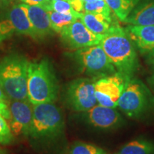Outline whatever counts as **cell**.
Masks as SVG:
<instances>
[{"instance_id": "d6986e66", "label": "cell", "mask_w": 154, "mask_h": 154, "mask_svg": "<svg viewBox=\"0 0 154 154\" xmlns=\"http://www.w3.org/2000/svg\"><path fill=\"white\" fill-rule=\"evenodd\" d=\"M17 33L14 24L11 19L9 7L0 11V42Z\"/></svg>"}, {"instance_id": "9c48e42d", "label": "cell", "mask_w": 154, "mask_h": 154, "mask_svg": "<svg viewBox=\"0 0 154 154\" xmlns=\"http://www.w3.org/2000/svg\"><path fill=\"white\" fill-rule=\"evenodd\" d=\"M60 34L62 42L72 49L99 44L103 37L91 32L79 19L63 29Z\"/></svg>"}, {"instance_id": "277c9868", "label": "cell", "mask_w": 154, "mask_h": 154, "mask_svg": "<svg viewBox=\"0 0 154 154\" xmlns=\"http://www.w3.org/2000/svg\"><path fill=\"white\" fill-rule=\"evenodd\" d=\"M33 118L29 136L35 139L59 137L64 129V119L61 109L54 103L32 105Z\"/></svg>"}, {"instance_id": "e0dca14e", "label": "cell", "mask_w": 154, "mask_h": 154, "mask_svg": "<svg viewBox=\"0 0 154 154\" xmlns=\"http://www.w3.org/2000/svg\"><path fill=\"white\" fill-rule=\"evenodd\" d=\"M52 30L60 34L63 29L77 19H80L81 13H59L54 11H47Z\"/></svg>"}, {"instance_id": "9a60e30c", "label": "cell", "mask_w": 154, "mask_h": 154, "mask_svg": "<svg viewBox=\"0 0 154 154\" xmlns=\"http://www.w3.org/2000/svg\"><path fill=\"white\" fill-rule=\"evenodd\" d=\"M124 22L136 26L154 25V2L147 3L134 9Z\"/></svg>"}, {"instance_id": "30bf717a", "label": "cell", "mask_w": 154, "mask_h": 154, "mask_svg": "<svg viewBox=\"0 0 154 154\" xmlns=\"http://www.w3.org/2000/svg\"><path fill=\"white\" fill-rule=\"evenodd\" d=\"M10 128L15 135L29 136L33 118V108L29 100H11Z\"/></svg>"}, {"instance_id": "83f0119b", "label": "cell", "mask_w": 154, "mask_h": 154, "mask_svg": "<svg viewBox=\"0 0 154 154\" xmlns=\"http://www.w3.org/2000/svg\"><path fill=\"white\" fill-rule=\"evenodd\" d=\"M52 1H57V0H52Z\"/></svg>"}, {"instance_id": "f1b7e54d", "label": "cell", "mask_w": 154, "mask_h": 154, "mask_svg": "<svg viewBox=\"0 0 154 154\" xmlns=\"http://www.w3.org/2000/svg\"><path fill=\"white\" fill-rule=\"evenodd\" d=\"M66 1H70V0H66Z\"/></svg>"}, {"instance_id": "7a4b0ae2", "label": "cell", "mask_w": 154, "mask_h": 154, "mask_svg": "<svg viewBox=\"0 0 154 154\" xmlns=\"http://www.w3.org/2000/svg\"><path fill=\"white\" fill-rule=\"evenodd\" d=\"M59 84L49 60L29 62L28 68L27 96L32 105L54 103L57 99Z\"/></svg>"}, {"instance_id": "6da1fadb", "label": "cell", "mask_w": 154, "mask_h": 154, "mask_svg": "<svg viewBox=\"0 0 154 154\" xmlns=\"http://www.w3.org/2000/svg\"><path fill=\"white\" fill-rule=\"evenodd\" d=\"M117 73L131 80L137 72L139 63L136 49L126 30L118 24L103 36L99 43Z\"/></svg>"}, {"instance_id": "3957f363", "label": "cell", "mask_w": 154, "mask_h": 154, "mask_svg": "<svg viewBox=\"0 0 154 154\" xmlns=\"http://www.w3.org/2000/svg\"><path fill=\"white\" fill-rule=\"evenodd\" d=\"M29 63L19 55H10L0 62V86L10 101L28 100Z\"/></svg>"}, {"instance_id": "5bb4252c", "label": "cell", "mask_w": 154, "mask_h": 154, "mask_svg": "<svg viewBox=\"0 0 154 154\" xmlns=\"http://www.w3.org/2000/svg\"><path fill=\"white\" fill-rule=\"evenodd\" d=\"M81 21L93 33L103 36L109 32L112 26L116 24L112 22L111 17L93 13H81Z\"/></svg>"}, {"instance_id": "cb8c5ba5", "label": "cell", "mask_w": 154, "mask_h": 154, "mask_svg": "<svg viewBox=\"0 0 154 154\" xmlns=\"http://www.w3.org/2000/svg\"><path fill=\"white\" fill-rule=\"evenodd\" d=\"M9 102L10 101H9V98L0 86V114L6 120L8 121L10 120L11 117L10 111H9Z\"/></svg>"}, {"instance_id": "5b68a950", "label": "cell", "mask_w": 154, "mask_h": 154, "mask_svg": "<svg viewBox=\"0 0 154 154\" xmlns=\"http://www.w3.org/2000/svg\"><path fill=\"white\" fill-rule=\"evenodd\" d=\"M118 106L129 118L138 119L154 106V96L141 81L133 78L127 83Z\"/></svg>"}, {"instance_id": "ffe728a7", "label": "cell", "mask_w": 154, "mask_h": 154, "mask_svg": "<svg viewBox=\"0 0 154 154\" xmlns=\"http://www.w3.org/2000/svg\"><path fill=\"white\" fill-rule=\"evenodd\" d=\"M69 154H108L104 150L94 144L76 141L69 149Z\"/></svg>"}, {"instance_id": "44dd1931", "label": "cell", "mask_w": 154, "mask_h": 154, "mask_svg": "<svg viewBox=\"0 0 154 154\" xmlns=\"http://www.w3.org/2000/svg\"><path fill=\"white\" fill-rule=\"evenodd\" d=\"M83 10L84 12L100 14L106 17H111V9L105 0H95L90 2H84Z\"/></svg>"}, {"instance_id": "603a6c76", "label": "cell", "mask_w": 154, "mask_h": 154, "mask_svg": "<svg viewBox=\"0 0 154 154\" xmlns=\"http://www.w3.org/2000/svg\"><path fill=\"white\" fill-rule=\"evenodd\" d=\"M51 10L57 11L59 13H76L73 8L72 4L69 1L66 0H57V1H51ZM50 10V11H51Z\"/></svg>"}, {"instance_id": "4316f807", "label": "cell", "mask_w": 154, "mask_h": 154, "mask_svg": "<svg viewBox=\"0 0 154 154\" xmlns=\"http://www.w3.org/2000/svg\"><path fill=\"white\" fill-rule=\"evenodd\" d=\"M0 154H7V152L5 149L0 147Z\"/></svg>"}, {"instance_id": "8992f818", "label": "cell", "mask_w": 154, "mask_h": 154, "mask_svg": "<svg viewBox=\"0 0 154 154\" xmlns=\"http://www.w3.org/2000/svg\"><path fill=\"white\" fill-rule=\"evenodd\" d=\"M74 58L80 70L96 80L116 73L99 44L77 49L74 54Z\"/></svg>"}, {"instance_id": "4fadbf2b", "label": "cell", "mask_w": 154, "mask_h": 154, "mask_svg": "<svg viewBox=\"0 0 154 154\" xmlns=\"http://www.w3.org/2000/svg\"><path fill=\"white\" fill-rule=\"evenodd\" d=\"M126 30L142 53L148 54L154 49V25H133Z\"/></svg>"}, {"instance_id": "d4e9b609", "label": "cell", "mask_w": 154, "mask_h": 154, "mask_svg": "<svg viewBox=\"0 0 154 154\" xmlns=\"http://www.w3.org/2000/svg\"><path fill=\"white\" fill-rule=\"evenodd\" d=\"M29 5H36L43 7L47 11L51 10V2L52 0H21Z\"/></svg>"}, {"instance_id": "8fae6325", "label": "cell", "mask_w": 154, "mask_h": 154, "mask_svg": "<svg viewBox=\"0 0 154 154\" xmlns=\"http://www.w3.org/2000/svg\"><path fill=\"white\" fill-rule=\"evenodd\" d=\"M86 119L91 126L103 130L113 129L120 126L122 117L114 108L96 104L86 111Z\"/></svg>"}, {"instance_id": "7402d4cb", "label": "cell", "mask_w": 154, "mask_h": 154, "mask_svg": "<svg viewBox=\"0 0 154 154\" xmlns=\"http://www.w3.org/2000/svg\"><path fill=\"white\" fill-rule=\"evenodd\" d=\"M14 140V136L6 119L0 114V143L9 145Z\"/></svg>"}, {"instance_id": "2e32d148", "label": "cell", "mask_w": 154, "mask_h": 154, "mask_svg": "<svg viewBox=\"0 0 154 154\" xmlns=\"http://www.w3.org/2000/svg\"><path fill=\"white\" fill-rule=\"evenodd\" d=\"M115 154H154V141L147 138H136L121 147Z\"/></svg>"}, {"instance_id": "7c38bea8", "label": "cell", "mask_w": 154, "mask_h": 154, "mask_svg": "<svg viewBox=\"0 0 154 154\" xmlns=\"http://www.w3.org/2000/svg\"><path fill=\"white\" fill-rule=\"evenodd\" d=\"M33 28L35 38H42L52 32L47 11L43 7L36 5L20 4Z\"/></svg>"}, {"instance_id": "f546056e", "label": "cell", "mask_w": 154, "mask_h": 154, "mask_svg": "<svg viewBox=\"0 0 154 154\" xmlns=\"http://www.w3.org/2000/svg\"><path fill=\"white\" fill-rule=\"evenodd\" d=\"M0 2H1V0H0Z\"/></svg>"}, {"instance_id": "ac0fdd59", "label": "cell", "mask_w": 154, "mask_h": 154, "mask_svg": "<svg viewBox=\"0 0 154 154\" xmlns=\"http://www.w3.org/2000/svg\"><path fill=\"white\" fill-rule=\"evenodd\" d=\"M111 11L122 22L131 14L139 0H105Z\"/></svg>"}, {"instance_id": "484cf974", "label": "cell", "mask_w": 154, "mask_h": 154, "mask_svg": "<svg viewBox=\"0 0 154 154\" xmlns=\"http://www.w3.org/2000/svg\"><path fill=\"white\" fill-rule=\"evenodd\" d=\"M149 55V63L151 67V76L149 79V82L151 86L154 91V49L152 50L151 51L148 53Z\"/></svg>"}, {"instance_id": "ba28073f", "label": "cell", "mask_w": 154, "mask_h": 154, "mask_svg": "<svg viewBox=\"0 0 154 154\" xmlns=\"http://www.w3.org/2000/svg\"><path fill=\"white\" fill-rule=\"evenodd\" d=\"M128 82L129 80L117 72L96 79L94 89L98 104L116 109Z\"/></svg>"}, {"instance_id": "52a82bcc", "label": "cell", "mask_w": 154, "mask_h": 154, "mask_svg": "<svg viewBox=\"0 0 154 154\" xmlns=\"http://www.w3.org/2000/svg\"><path fill=\"white\" fill-rule=\"evenodd\" d=\"M96 79L90 77L78 78L67 85L65 100L68 106L74 111L86 112L97 104L94 84Z\"/></svg>"}]
</instances>
